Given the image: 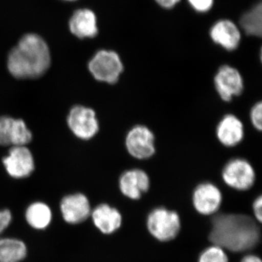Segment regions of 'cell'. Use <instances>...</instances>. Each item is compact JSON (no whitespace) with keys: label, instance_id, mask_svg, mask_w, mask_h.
<instances>
[{"label":"cell","instance_id":"obj_13","mask_svg":"<svg viewBox=\"0 0 262 262\" xmlns=\"http://www.w3.org/2000/svg\"><path fill=\"white\" fill-rule=\"evenodd\" d=\"M149 175L140 168L125 170L119 179V189L124 196L131 200L140 199L149 190Z\"/></svg>","mask_w":262,"mask_h":262},{"label":"cell","instance_id":"obj_16","mask_svg":"<svg viewBox=\"0 0 262 262\" xmlns=\"http://www.w3.org/2000/svg\"><path fill=\"white\" fill-rule=\"evenodd\" d=\"M210 37L215 44L226 51H233L239 47L241 33L234 22L227 19L219 20L210 30Z\"/></svg>","mask_w":262,"mask_h":262},{"label":"cell","instance_id":"obj_21","mask_svg":"<svg viewBox=\"0 0 262 262\" xmlns=\"http://www.w3.org/2000/svg\"><path fill=\"white\" fill-rule=\"evenodd\" d=\"M225 250L220 246H213L202 252L198 262H228Z\"/></svg>","mask_w":262,"mask_h":262},{"label":"cell","instance_id":"obj_5","mask_svg":"<svg viewBox=\"0 0 262 262\" xmlns=\"http://www.w3.org/2000/svg\"><path fill=\"white\" fill-rule=\"evenodd\" d=\"M222 177L228 187L235 190L246 191L251 189L256 182V172L247 160L233 158L225 164Z\"/></svg>","mask_w":262,"mask_h":262},{"label":"cell","instance_id":"obj_26","mask_svg":"<svg viewBox=\"0 0 262 262\" xmlns=\"http://www.w3.org/2000/svg\"><path fill=\"white\" fill-rule=\"evenodd\" d=\"M160 6L165 9H170L173 8L175 5L178 4L181 0H155Z\"/></svg>","mask_w":262,"mask_h":262},{"label":"cell","instance_id":"obj_23","mask_svg":"<svg viewBox=\"0 0 262 262\" xmlns=\"http://www.w3.org/2000/svg\"><path fill=\"white\" fill-rule=\"evenodd\" d=\"M188 3L198 13L209 11L213 5V0H188Z\"/></svg>","mask_w":262,"mask_h":262},{"label":"cell","instance_id":"obj_20","mask_svg":"<svg viewBox=\"0 0 262 262\" xmlns=\"http://www.w3.org/2000/svg\"><path fill=\"white\" fill-rule=\"evenodd\" d=\"M241 26L248 35L261 37L262 34V5H255L241 18Z\"/></svg>","mask_w":262,"mask_h":262},{"label":"cell","instance_id":"obj_3","mask_svg":"<svg viewBox=\"0 0 262 262\" xmlns=\"http://www.w3.org/2000/svg\"><path fill=\"white\" fill-rule=\"evenodd\" d=\"M89 70L96 80L113 84L120 80L124 64L116 52L101 50L89 61Z\"/></svg>","mask_w":262,"mask_h":262},{"label":"cell","instance_id":"obj_28","mask_svg":"<svg viewBox=\"0 0 262 262\" xmlns=\"http://www.w3.org/2000/svg\"><path fill=\"white\" fill-rule=\"evenodd\" d=\"M66 1H75V0H66Z\"/></svg>","mask_w":262,"mask_h":262},{"label":"cell","instance_id":"obj_19","mask_svg":"<svg viewBox=\"0 0 262 262\" xmlns=\"http://www.w3.org/2000/svg\"><path fill=\"white\" fill-rule=\"evenodd\" d=\"M23 241L12 237L0 238V262H20L27 256Z\"/></svg>","mask_w":262,"mask_h":262},{"label":"cell","instance_id":"obj_7","mask_svg":"<svg viewBox=\"0 0 262 262\" xmlns=\"http://www.w3.org/2000/svg\"><path fill=\"white\" fill-rule=\"evenodd\" d=\"M213 83L217 94L225 102H230L244 91V77L239 71L232 66H222L215 73Z\"/></svg>","mask_w":262,"mask_h":262},{"label":"cell","instance_id":"obj_25","mask_svg":"<svg viewBox=\"0 0 262 262\" xmlns=\"http://www.w3.org/2000/svg\"><path fill=\"white\" fill-rule=\"evenodd\" d=\"M262 196H258L253 203V213L258 222H261L262 220Z\"/></svg>","mask_w":262,"mask_h":262},{"label":"cell","instance_id":"obj_27","mask_svg":"<svg viewBox=\"0 0 262 262\" xmlns=\"http://www.w3.org/2000/svg\"><path fill=\"white\" fill-rule=\"evenodd\" d=\"M241 262H261V258L254 255H248L243 258Z\"/></svg>","mask_w":262,"mask_h":262},{"label":"cell","instance_id":"obj_6","mask_svg":"<svg viewBox=\"0 0 262 262\" xmlns=\"http://www.w3.org/2000/svg\"><path fill=\"white\" fill-rule=\"evenodd\" d=\"M125 144L128 154L136 160L149 159L156 152L154 133L146 125L131 127L125 136Z\"/></svg>","mask_w":262,"mask_h":262},{"label":"cell","instance_id":"obj_18","mask_svg":"<svg viewBox=\"0 0 262 262\" xmlns=\"http://www.w3.org/2000/svg\"><path fill=\"white\" fill-rule=\"evenodd\" d=\"M25 220L33 229L37 230L46 229L52 220L51 208L42 202L31 203L26 210Z\"/></svg>","mask_w":262,"mask_h":262},{"label":"cell","instance_id":"obj_11","mask_svg":"<svg viewBox=\"0 0 262 262\" xmlns=\"http://www.w3.org/2000/svg\"><path fill=\"white\" fill-rule=\"evenodd\" d=\"M32 139V133L23 120L0 117V145L25 146Z\"/></svg>","mask_w":262,"mask_h":262},{"label":"cell","instance_id":"obj_9","mask_svg":"<svg viewBox=\"0 0 262 262\" xmlns=\"http://www.w3.org/2000/svg\"><path fill=\"white\" fill-rule=\"evenodd\" d=\"M62 218L70 225H78L91 216V208L89 198L82 193L67 194L59 205Z\"/></svg>","mask_w":262,"mask_h":262},{"label":"cell","instance_id":"obj_17","mask_svg":"<svg viewBox=\"0 0 262 262\" xmlns=\"http://www.w3.org/2000/svg\"><path fill=\"white\" fill-rule=\"evenodd\" d=\"M70 29L74 35L80 39L96 37L98 32L96 15L89 9L77 10L70 18Z\"/></svg>","mask_w":262,"mask_h":262},{"label":"cell","instance_id":"obj_4","mask_svg":"<svg viewBox=\"0 0 262 262\" xmlns=\"http://www.w3.org/2000/svg\"><path fill=\"white\" fill-rule=\"evenodd\" d=\"M146 225L155 238L161 242H168L178 235L181 229L180 218L175 211L161 207L150 212Z\"/></svg>","mask_w":262,"mask_h":262},{"label":"cell","instance_id":"obj_1","mask_svg":"<svg viewBox=\"0 0 262 262\" xmlns=\"http://www.w3.org/2000/svg\"><path fill=\"white\" fill-rule=\"evenodd\" d=\"M261 237L256 221L247 215L220 214L211 220L209 241L232 252H244L257 246Z\"/></svg>","mask_w":262,"mask_h":262},{"label":"cell","instance_id":"obj_24","mask_svg":"<svg viewBox=\"0 0 262 262\" xmlns=\"http://www.w3.org/2000/svg\"><path fill=\"white\" fill-rule=\"evenodd\" d=\"M12 220L11 213L8 209L0 211V235L9 226Z\"/></svg>","mask_w":262,"mask_h":262},{"label":"cell","instance_id":"obj_12","mask_svg":"<svg viewBox=\"0 0 262 262\" xmlns=\"http://www.w3.org/2000/svg\"><path fill=\"white\" fill-rule=\"evenodd\" d=\"M222 202L220 189L211 182H203L196 186L192 194L193 206L201 214H214Z\"/></svg>","mask_w":262,"mask_h":262},{"label":"cell","instance_id":"obj_14","mask_svg":"<svg viewBox=\"0 0 262 262\" xmlns=\"http://www.w3.org/2000/svg\"><path fill=\"white\" fill-rule=\"evenodd\" d=\"M93 224L101 233L110 235L121 227L122 216L116 207L108 203H100L91 211Z\"/></svg>","mask_w":262,"mask_h":262},{"label":"cell","instance_id":"obj_2","mask_svg":"<svg viewBox=\"0 0 262 262\" xmlns=\"http://www.w3.org/2000/svg\"><path fill=\"white\" fill-rule=\"evenodd\" d=\"M51 60L47 43L37 34H29L10 51L8 69L15 78H37L47 72Z\"/></svg>","mask_w":262,"mask_h":262},{"label":"cell","instance_id":"obj_22","mask_svg":"<svg viewBox=\"0 0 262 262\" xmlns=\"http://www.w3.org/2000/svg\"><path fill=\"white\" fill-rule=\"evenodd\" d=\"M250 120L256 130L262 129V103L258 101L251 107L250 111Z\"/></svg>","mask_w":262,"mask_h":262},{"label":"cell","instance_id":"obj_10","mask_svg":"<svg viewBox=\"0 0 262 262\" xmlns=\"http://www.w3.org/2000/svg\"><path fill=\"white\" fill-rule=\"evenodd\" d=\"M3 162L7 172L13 179L28 178L34 170V158L25 146H13Z\"/></svg>","mask_w":262,"mask_h":262},{"label":"cell","instance_id":"obj_8","mask_svg":"<svg viewBox=\"0 0 262 262\" xmlns=\"http://www.w3.org/2000/svg\"><path fill=\"white\" fill-rule=\"evenodd\" d=\"M67 123L73 134L84 140L92 139L99 130L94 110L82 106H75L70 110Z\"/></svg>","mask_w":262,"mask_h":262},{"label":"cell","instance_id":"obj_15","mask_svg":"<svg viewBox=\"0 0 262 262\" xmlns=\"http://www.w3.org/2000/svg\"><path fill=\"white\" fill-rule=\"evenodd\" d=\"M215 136L222 145L226 147H234L244 140V123L233 114H227L219 122L215 128Z\"/></svg>","mask_w":262,"mask_h":262}]
</instances>
